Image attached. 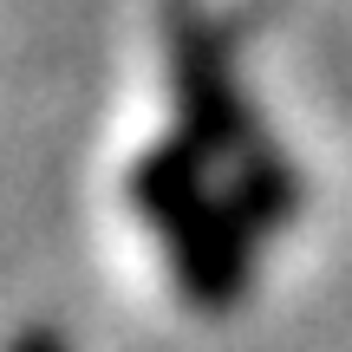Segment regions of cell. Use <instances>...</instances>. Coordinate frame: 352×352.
Instances as JSON below:
<instances>
[{
	"mask_svg": "<svg viewBox=\"0 0 352 352\" xmlns=\"http://www.w3.org/2000/svg\"><path fill=\"white\" fill-rule=\"evenodd\" d=\"M215 157L202 151L189 131H170L151 151H138V164L124 176V196L164 241V261L176 274L189 307L202 314H228L248 294L254 267V222L241 202H228L209 183Z\"/></svg>",
	"mask_w": 352,
	"mask_h": 352,
	"instance_id": "cell-1",
	"label": "cell"
},
{
	"mask_svg": "<svg viewBox=\"0 0 352 352\" xmlns=\"http://www.w3.org/2000/svg\"><path fill=\"white\" fill-rule=\"evenodd\" d=\"M164 46H170V91H176V111H183V131L215 164L235 170V202L248 209V222L267 228L280 215H294V170L267 151L261 124H254L248 98L235 85L228 46L215 33V20L202 13V0H170Z\"/></svg>",
	"mask_w": 352,
	"mask_h": 352,
	"instance_id": "cell-2",
	"label": "cell"
},
{
	"mask_svg": "<svg viewBox=\"0 0 352 352\" xmlns=\"http://www.w3.org/2000/svg\"><path fill=\"white\" fill-rule=\"evenodd\" d=\"M7 352H65V340H59L52 327H20V333L7 340Z\"/></svg>",
	"mask_w": 352,
	"mask_h": 352,
	"instance_id": "cell-3",
	"label": "cell"
}]
</instances>
